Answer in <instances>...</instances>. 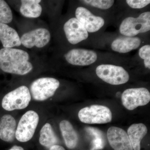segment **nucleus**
<instances>
[{
	"mask_svg": "<svg viewBox=\"0 0 150 150\" xmlns=\"http://www.w3.org/2000/svg\"><path fill=\"white\" fill-rule=\"evenodd\" d=\"M27 52L12 48L0 50V69L3 71L19 75L27 74L33 69Z\"/></svg>",
	"mask_w": 150,
	"mask_h": 150,
	"instance_id": "1",
	"label": "nucleus"
},
{
	"mask_svg": "<svg viewBox=\"0 0 150 150\" xmlns=\"http://www.w3.org/2000/svg\"><path fill=\"white\" fill-rule=\"evenodd\" d=\"M150 30V12H145L138 17H128L121 23L119 27L120 33L125 36L135 37L141 33Z\"/></svg>",
	"mask_w": 150,
	"mask_h": 150,
	"instance_id": "2",
	"label": "nucleus"
},
{
	"mask_svg": "<svg viewBox=\"0 0 150 150\" xmlns=\"http://www.w3.org/2000/svg\"><path fill=\"white\" fill-rule=\"evenodd\" d=\"M31 100L29 90L25 86L10 92L3 98L2 106L7 111L22 110L27 108Z\"/></svg>",
	"mask_w": 150,
	"mask_h": 150,
	"instance_id": "3",
	"label": "nucleus"
},
{
	"mask_svg": "<svg viewBox=\"0 0 150 150\" xmlns=\"http://www.w3.org/2000/svg\"><path fill=\"white\" fill-rule=\"evenodd\" d=\"M81 122L87 124H104L111 122L112 114L108 108L94 105L81 109L78 114Z\"/></svg>",
	"mask_w": 150,
	"mask_h": 150,
	"instance_id": "4",
	"label": "nucleus"
},
{
	"mask_svg": "<svg viewBox=\"0 0 150 150\" xmlns=\"http://www.w3.org/2000/svg\"><path fill=\"white\" fill-rule=\"evenodd\" d=\"M97 76L105 82L112 85L126 83L129 80L128 72L123 67L111 64H101L96 69Z\"/></svg>",
	"mask_w": 150,
	"mask_h": 150,
	"instance_id": "5",
	"label": "nucleus"
},
{
	"mask_svg": "<svg viewBox=\"0 0 150 150\" xmlns=\"http://www.w3.org/2000/svg\"><path fill=\"white\" fill-rule=\"evenodd\" d=\"M39 121L38 114L30 110L22 115L16 128L15 138L21 142H26L33 137Z\"/></svg>",
	"mask_w": 150,
	"mask_h": 150,
	"instance_id": "6",
	"label": "nucleus"
},
{
	"mask_svg": "<svg viewBox=\"0 0 150 150\" xmlns=\"http://www.w3.org/2000/svg\"><path fill=\"white\" fill-rule=\"evenodd\" d=\"M59 86L60 82L56 79L41 78L34 81L30 88L33 99L41 101L53 96Z\"/></svg>",
	"mask_w": 150,
	"mask_h": 150,
	"instance_id": "7",
	"label": "nucleus"
},
{
	"mask_svg": "<svg viewBox=\"0 0 150 150\" xmlns=\"http://www.w3.org/2000/svg\"><path fill=\"white\" fill-rule=\"evenodd\" d=\"M122 104L126 109L132 110L140 106H144L150 101V93L145 88H128L121 96Z\"/></svg>",
	"mask_w": 150,
	"mask_h": 150,
	"instance_id": "8",
	"label": "nucleus"
},
{
	"mask_svg": "<svg viewBox=\"0 0 150 150\" xmlns=\"http://www.w3.org/2000/svg\"><path fill=\"white\" fill-rule=\"evenodd\" d=\"M76 18L77 19L88 33H94L101 29L105 24L104 19L96 16L90 11L83 7L76 9Z\"/></svg>",
	"mask_w": 150,
	"mask_h": 150,
	"instance_id": "9",
	"label": "nucleus"
},
{
	"mask_svg": "<svg viewBox=\"0 0 150 150\" xmlns=\"http://www.w3.org/2000/svg\"><path fill=\"white\" fill-rule=\"evenodd\" d=\"M64 57L69 64L77 66H89L98 59L95 51L81 48L72 49L65 54Z\"/></svg>",
	"mask_w": 150,
	"mask_h": 150,
	"instance_id": "10",
	"label": "nucleus"
},
{
	"mask_svg": "<svg viewBox=\"0 0 150 150\" xmlns=\"http://www.w3.org/2000/svg\"><path fill=\"white\" fill-rule=\"evenodd\" d=\"M51 39V34L48 30L39 28L25 33L21 38V44L26 48L33 46L42 48L46 46Z\"/></svg>",
	"mask_w": 150,
	"mask_h": 150,
	"instance_id": "11",
	"label": "nucleus"
},
{
	"mask_svg": "<svg viewBox=\"0 0 150 150\" xmlns=\"http://www.w3.org/2000/svg\"><path fill=\"white\" fill-rule=\"evenodd\" d=\"M64 29L67 40L73 45L86 40L88 37V33L76 18L69 20L65 23Z\"/></svg>",
	"mask_w": 150,
	"mask_h": 150,
	"instance_id": "12",
	"label": "nucleus"
},
{
	"mask_svg": "<svg viewBox=\"0 0 150 150\" xmlns=\"http://www.w3.org/2000/svg\"><path fill=\"white\" fill-rule=\"evenodd\" d=\"M107 138L114 150H133L128 134L118 127H110L107 131Z\"/></svg>",
	"mask_w": 150,
	"mask_h": 150,
	"instance_id": "13",
	"label": "nucleus"
},
{
	"mask_svg": "<svg viewBox=\"0 0 150 150\" xmlns=\"http://www.w3.org/2000/svg\"><path fill=\"white\" fill-rule=\"evenodd\" d=\"M16 122L10 114L3 115L0 121V139L5 142L11 143L15 138Z\"/></svg>",
	"mask_w": 150,
	"mask_h": 150,
	"instance_id": "14",
	"label": "nucleus"
},
{
	"mask_svg": "<svg viewBox=\"0 0 150 150\" xmlns=\"http://www.w3.org/2000/svg\"><path fill=\"white\" fill-rule=\"evenodd\" d=\"M141 43L142 41L139 37L122 36L112 41L111 48L115 52L125 54L137 49Z\"/></svg>",
	"mask_w": 150,
	"mask_h": 150,
	"instance_id": "15",
	"label": "nucleus"
},
{
	"mask_svg": "<svg viewBox=\"0 0 150 150\" xmlns=\"http://www.w3.org/2000/svg\"><path fill=\"white\" fill-rule=\"evenodd\" d=\"M0 40L4 48H12L21 44L16 30L4 23H0Z\"/></svg>",
	"mask_w": 150,
	"mask_h": 150,
	"instance_id": "16",
	"label": "nucleus"
},
{
	"mask_svg": "<svg viewBox=\"0 0 150 150\" xmlns=\"http://www.w3.org/2000/svg\"><path fill=\"white\" fill-rule=\"evenodd\" d=\"M147 132V128L143 123L134 124L129 127L127 134L133 150H141V141Z\"/></svg>",
	"mask_w": 150,
	"mask_h": 150,
	"instance_id": "17",
	"label": "nucleus"
},
{
	"mask_svg": "<svg viewBox=\"0 0 150 150\" xmlns=\"http://www.w3.org/2000/svg\"><path fill=\"white\" fill-rule=\"evenodd\" d=\"M60 128L67 147L70 149L76 148L79 141V137L72 125L69 121L63 120L60 122Z\"/></svg>",
	"mask_w": 150,
	"mask_h": 150,
	"instance_id": "18",
	"label": "nucleus"
},
{
	"mask_svg": "<svg viewBox=\"0 0 150 150\" xmlns=\"http://www.w3.org/2000/svg\"><path fill=\"white\" fill-rule=\"evenodd\" d=\"M40 0H22L21 13L23 16L30 18H36L42 13V7L39 4Z\"/></svg>",
	"mask_w": 150,
	"mask_h": 150,
	"instance_id": "19",
	"label": "nucleus"
},
{
	"mask_svg": "<svg viewBox=\"0 0 150 150\" xmlns=\"http://www.w3.org/2000/svg\"><path fill=\"white\" fill-rule=\"evenodd\" d=\"M39 142L40 144L48 149L59 144L58 138L50 123H46L40 130Z\"/></svg>",
	"mask_w": 150,
	"mask_h": 150,
	"instance_id": "20",
	"label": "nucleus"
},
{
	"mask_svg": "<svg viewBox=\"0 0 150 150\" xmlns=\"http://www.w3.org/2000/svg\"><path fill=\"white\" fill-rule=\"evenodd\" d=\"M86 130L91 135H93L94 139L92 142L91 150H100L104 148L105 143L102 132L100 130L91 127H88Z\"/></svg>",
	"mask_w": 150,
	"mask_h": 150,
	"instance_id": "21",
	"label": "nucleus"
},
{
	"mask_svg": "<svg viewBox=\"0 0 150 150\" xmlns=\"http://www.w3.org/2000/svg\"><path fill=\"white\" fill-rule=\"evenodd\" d=\"M13 20V14L10 8L4 1L0 0V23H10Z\"/></svg>",
	"mask_w": 150,
	"mask_h": 150,
	"instance_id": "22",
	"label": "nucleus"
},
{
	"mask_svg": "<svg viewBox=\"0 0 150 150\" xmlns=\"http://www.w3.org/2000/svg\"><path fill=\"white\" fill-rule=\"evenodd\" d=\"M81 1L93 7L106 10L112 6L115 1L113 0H84Z\"/></svg>",
	"mask_w": 150,
	"mask_h": 150,
	"instance_id": "23",
	"label": "nucleus"
},
{
	"mask_svg": "<svg viewBox=\"0 0 150 150\" xmlns=\"http://www.w3.org/2000/svg\"><path fill=\"white\" fill-rule=\"evenodd\" d=\"M140 58L144 60V64L146 68L150 69V46L146 45L140 48L139 52Z\"/></svg>",
	"mask_w": 150,
	"mask_h": 150,
	"instance_id": "24",
	"label": "nucleus"
},
{
	"mask_svg": "<svg viewBox=\"0 0 150 150\" xmlns=\"http://www.w3.org/2000/svg\"><path fill=\"white\" fill-rule=\"evenodd\" d=\"M128 6L132 8L141 9L144 8L150 3V0H127L126 1Z\"/></svg>",
	"mask_w": 150,
	"mask_h": 150,
	"instance_id": "25",
	"label": "nucleus"
},
{
	"mask_svg": "<svg viewBox=\"0 0 150 150\" xmlns=\"http://www.w3.org/2000/svg\"><path fill=\"white\" fill-rule=\"evenodd\" d=\"M49 150H66L62 146L59 145H54L49 149Z\"/></svg>",
	"mask_w": 150,
	"mask_h": 150,
	"instance_id": "26",
	"label": "nucleus"
},
{
	"mask_svg": "<svg viewBox=\"0 0 150 150\" xmlns=\"http://www.w3.org/2000/svg\"><path fill=\"white\" fill-rule=\"evenodd\" d=\"M8 150H24L22 147L18 146H14Z\"/></svg>",
	"mask_w": 150,
	"mask_h": 150,
	"instance_id": "27",
	"label": "nucleus"
}]
</instances>
